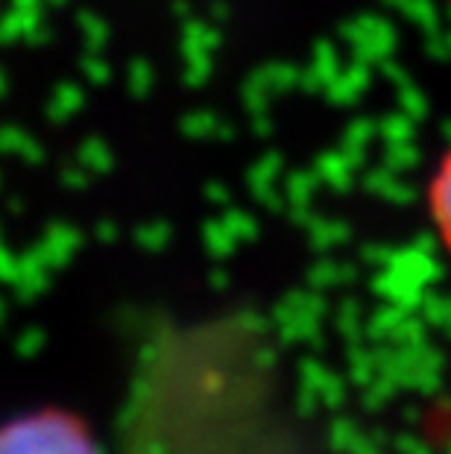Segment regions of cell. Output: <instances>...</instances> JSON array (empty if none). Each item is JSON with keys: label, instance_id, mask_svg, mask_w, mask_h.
<instances>
[{"label": "cell", "instance_id": "1", "mask_svg": "<svg viewBox=\"0 0 451 454\" xmlns=\"http://www.w3.org/2000/svg\"><path fill=\"white\" fill-rule=\"evenodd\" d=\"M0 454H100L89 425L65 411H42L0 428Z\"/></svg>", "mask_w": 451, "mask_h": 454}, {"label": "cell", "instance_id": "2", "mask_svg": "<svg viewBox=\"0 0 451 454\" xmlns=\"http://www.w3.org/2000/svg\"><path fill=\"white\" fill-rule=\"evenodd\" d=\"M428 215L443 247L451 253V150L439 159L428 182Z\"/></svg>", "mask_w": 451, "mask_h": 454}]
</instances>
